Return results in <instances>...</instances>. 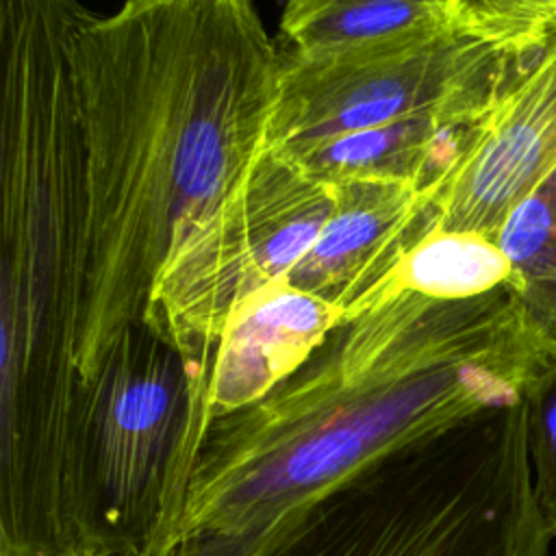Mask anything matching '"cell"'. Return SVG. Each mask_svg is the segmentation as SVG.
I'll return each instance as SVG.
<instances>
[{"label": "cell", "mask_w": 556, "mask_h": 556, "mask_svg": "<svg viewBox=\"0 0 556 556\" xmlns=\"http://www.w3.org/2000/svg\"><path fill=\"white\" fill-rule=\"evenodd\" d=\"M513 282V267L495 239L471 232H430L408 256L400 289L460 300Z\"/></svg>", "instance_id": "obj_14"}, {"label": "cell", "mask_w": 556, "mask_h": 556, "mask_svg": "<svg viewBox=\"0 0 556 556\" xmlns=\"http://www.w3.org/2000/svg\"><path fill=\"white\" fill-rule=\"evenodd\" d=\"M91 15L0 0V365L78 363L89 180L72 41Z\"/></svg>", "instance_id": "obj_3"}, {"label": "cell", "mask_w": 556, "mask_h": 556, "mask_svg": "<svg viewBox=\"0 0 556 556\" xmlns=\"http://www.w3.org/2000/svg\"><path fill=\"white\" fill-rule=\"evenodd\" d=\"M78 408L91 556H172L204 441L193 367L139 319L83 376Z\"/></svg>", "instance_id": "obj_5"}, {"label": "cell", "mask_w": 556, "mask_h": 556, "mask_svg": "<svg viewBox=\"0 0 556 556\" xmlns=\"http://www.w3.org/2000/svg\"><path fill=\"white\" fill-rule=\"evenodd\" d=\"M523 402L402 447L263 526L172 556H547Z\"/></svg>", "instance_id": "obj_4"}, {"label": "cell", "mask_w": 556, "mask_h": 556, "mask_svg": "<svg viewBox=\"0 0 556 556\" xmlns=\"http://www.w3.org/2000/svg\"><path fill=\"white\" fill-rule=\"evenodd\" d=\"M478 124L437 115L408 117L341 135L285 159L326 182L391 180L432 189L454 165Z\"/></svg>", "instance_id": "obj_11"}, {"label": "cell", "mask_w": 556, "mask_h": 556, "mask_svg": "<svg viewBox=\"0 0 556 556\" xmlns=\"http://www.w3.org/2000/svg\"><path fill=\"white\" fill-rule=\"evenodd\" d=\"M341 321L334 306L285 280L243 302L193 367L204 437L217 417L291 376Z\"/></svg>", "instance_id": "obj_10"}, {"label": "cell", "mask_w": 556, "mask_h": 556, "mask_svg": "<svg viewBox=\"0 0 556 556\" xmlns=\"http://www.w3.org/2000/svg\"><path fill=\"white\" fill-rule=\"evenodd\" d=\"M543 352L510 282L460 300L393 289L267 395L211 424L176 547L263 526L402 447L521 402Z\"/></svg>", "instance_id": "obj_2"}, {"label": "cell", "mask_w": 556, "mask_h": 556, "mask_svg": "<svg viewBox=\"0 0 556 556\" xmlns=\"http://www.w3.org/2000/svg\"><path fill=\"white\" fill-rule=\"evenodd\" d=\"M521 402L534 504L545 532L556 539V348L539 356Z\"/></svg>", "instance_id": "obj_16"}, {"label": "cell", "mask_w": 556, "mask_h": 556, "mask_svg": "<svg viewBox=\"0 0 556 556\" xmlns=\"http://www.w3.org/2000/svg\"><path fill=\"white\" fill-rule=\"evenodd\" d=\"M313 245L285 282L350 319L397 289L410 252L437 230L430 189L391 180H343Z\"/></svg>", "instance_id": "obj_9"}, {"label": "cell", "mask_w": 556, "mask_h": 556, "mask_svg": "<svg viewBox=\"0 0 556 556\" xmlns=\"http://www.w3.org/2000/svg\"><path fill=\"white\" fill-rule=\"evenodd\" d=\"M89 232L78 365L143 319L178 237L269 150L280 48L254 0H126L72 41Z\"/></svg>", "instance_id": "obj_1"}, {"label": "cell", "mask_w": 556, "mask_h": 556, "mask_svg": "<svg viewBox=\"0 0 556 556\" xmlns=\"http://www.w3.org/2000/svg\"><path fill=\"white\" fill-rule=\"evenodd\" d=\"M556 172V35L528 56L430 189L437 230L495 239L510 211Z\"/></svg>", "instance_id": "obj_8"}, {"label": "cell", "mask_w": 556, "mask_h": 556, "mask_svg": "<svg viewBox=\"0 0 556 556\" xmlns=\"http://www.w3.org/2000/svg\"><path fill=\"white\" fill-rule=\"evenodd\" d=\"M332 202V182L267 150L178 237L150 291L143 321L195 367L228 317L302 261Z\"/></svg>", "instance_id": "obj_7"}, {"label": "cell", "mask_w": 556, "mask_h": 556, "mask_svg": "<svg viewBox=\"0 0 556 556\" xmlns=\"http://www.w3.org/2000/svg\"><path fill=\"white\" fill-rule=\"evenodd\" d=\"M447 26V0H287L280 52L317 56Z\"/></svg>", "instance_id": "obj_12"}, {"label": "cell", "mask_w": 556, "mask_h": 556, "mask_svg": "<svg viewBox=\"0 0 556 556\" xmlns=\"http://www.w3.org/2000/svg\"><path fill=\"white\" fill-rule=\"evenodd\" d=\"M495 241L532 334L543 350L556 348V172L510 211Z\"/></svg>", "instance_id": "obj_13"}, {"label": "cell", "mask_w": 556, "mask_h": 556, "mask_svg": "<svg viewBox=\"0 0 556 556\" xmlns=\"http://www.w3.org/2000/svg\"><path fill=\"white\" fill-rule=\"evenodd\" d=\"M532 52L500 50L450 26L317 56L280 52L267 146L289 156L341 135L426 115L476 124Z\"/></svg>", "instance_id": "obj_6"}, {"label": "cell", "mask_w": 556, "mask_h": 556, "mask_svg": "<svg viewBox=\"0 0 556 556\" xmlns=\"http://www.w3.org/2000/svg\"><path fill=\"white\" fill-rule=\"evenodd\" d=\"M447 26L510 52H532L556 35V0H447Z\"/></svg>", "instance_id": "obj_15"}]
</instances>
